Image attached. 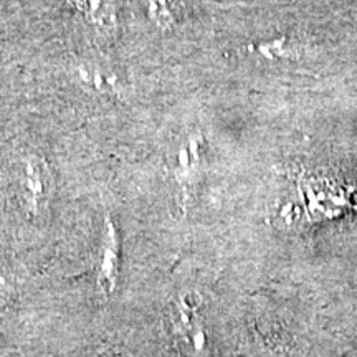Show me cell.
Wrapping results in <instances>:
<instances>
[{"label":"cell","mask_w":357,"mask_h":357,"mask_svg":"<svg viewBox=\"0 0 357 357\" xmlns=\"http://www.w3.org/2000/svg\"><path fill=\"white\" fill-rule=\"evenodd\" d=\"M114 263H116V245H114V234L113 229L109 227V240L108 243L105 242L101 252V260H100V271H98V287L102 289V293H106V284L109 289L114 288Z\"/></svg>","instance_id":"3"},{"label":"cell","mask_w":357,"mask_h":357,"mask_svg":"<svg viewBox=\"0 0 357 357\" xmlns=\"http://www.w3.org/2000/svg\"><path fill=\"white\" fill-rule=\"evenodd\" d=\"M77 7L96 29L108 32L116 26L114 8L109 0H77Z\"/></svg>","instance_id":"2"},{"label":"cell","mask_w":357,"mask_h":357,"mask_svg":"<svg viewBox=\"0 0 357 357\" xmlns=\"http://www.w3.org/2000/svg\"><path fill=\"white\" fill-rule=\"evenodd\" d=\"M22 189H24L25 202L30 205V211L37 212L40 200L43 197L45 190V178H43V169L40 160L37 159H25L24 171H22L20 177Z\"/></svg>","instance_id":"1"}]
</instances>
